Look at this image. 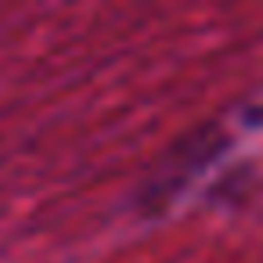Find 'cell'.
Listing matches in <instances>:
<instances>
[{"instance_id":"6da1fadb","label":"cell","mask_w":263,"mask_h":263,"mask_svg":"<svg viewBox=\"0 0 263 263\" xmlns=\"http://www.w3.org/2000/svg\"><path fill=\"white\" fill-rule=\"evenodd\" d=\"M223 148V134L220 130H198V134H191L184 144H177L173 152H170V159L162 162V170L152 177V184H148V202H166V198H173L184 184H187V177L191 173H198L216 152Z\"/></svg>"}]
</instances>
